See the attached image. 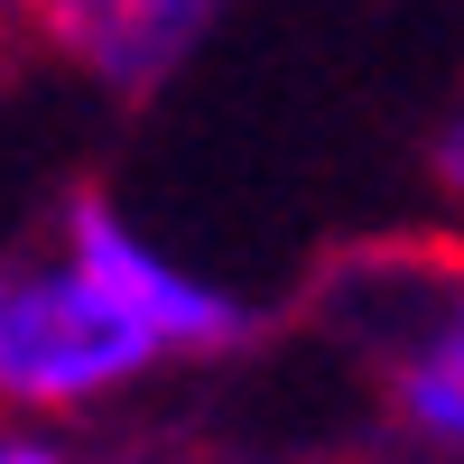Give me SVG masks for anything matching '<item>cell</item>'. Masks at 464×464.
<instances>
[{
    "label": "cell",
    "instance_id": "5",
    "mask_svg": "<svg viewBox=\"0 0 464 464\" xmlns=\"http://www.w3.org/2000/svg\"><path fill=\"white\" fill-rule=\"evenodd\" d=\"M437 186H446V196L464 205V102L446 111V130H437Z\"/></svg>",
    "mask_w": 464,
    "mask_h": 464
},
{
    "label": "cell",
    "instance_id": "2",
    "mask_svg": "<svg viewBox=\"0 0 464 464\" xmlns=\"http://www.w3.org/2000/svg\"><path fill=\"white\" fill-rule=\"evenodd\" d=\"M65 242H74L65 269H84V279L121 306V316H140L159 343H186V353H242V343L260 334V316H251L242 297L186 279V269H177L168 251H149L102 196H74V205H65Z\"/></svg>",
    "mask_w": 464,
    "mask_h": 464
},
{
    "label": "cell",
    "instance_id": "6",
    "mask_svg": "<svg viewBox=\"0 0 464 464\" xmlns=\"http://www.w3.org/2000/svg\"><path fill=\"white\" fill-rule=\"evenodd\" d=\"M0 464H65V455L37 446V437H0Z\"/></svg>",
    "mask_w": 464,
    "mask_h": 464
},
{
    "label": "cell",
    "instance_id": "1",
    "mask_svg": "<svg viewBox=\"0 0 464 464\" xmlns=\"http://www.w3.org/2000/svg\"><path fill=\"white\" fill-rule=\"evenodd\" d=\"M159 362V334L121 316L84 269H0V400L74 409Z\"/></svg>",
    "mask_w": 464,
    "mask_h": 464
},
{
    "label": "cell",
    "instance_id": "4",
    "mask_svg": "<svg viewBox=\"0 0 464 464\" xmlns=\"http://www.w3.org/2000/svg\"><path fill=\"white\" fill-rule=\"evenodd\" d=\"M391 409H400L409 437L464 446V306H455L437 334H418L409 353H400V372H391Z\"/></svg>",
    "mask_w": 464,
    "mask_h": 464
},
{
    "label": "cell",
    "instance_id": "7",
    "mask_svg": "<svg viewBox=\"0 0 464 464\" xmlns=\"http://www.w3.org/2000/svg\"><path fill=\"white\" fill-rule=\"evenodd\" d=\"M28 10H37V0H0V47H10V37L28 28Z\"/></svg>",
    "mask_w": 464,
    "mask_h": 464
},
{
    "label": "cell",
    "instance_id": "3",
    "mask_svg": "<svg viewBox=\"0 0 464 464\" xmlns=\"http://www.w3.org/2000/svg\"><path fill=\"white\" fill-rule=\"evenodd\" d=\"M223 19V0H37L28 28L47 37V47L74 65V74H93L102 93H159L168 74L196 56V37Z\"/></svg>",
    "mask_w": 464,
    "mask_h": 464
}]
</instances>
